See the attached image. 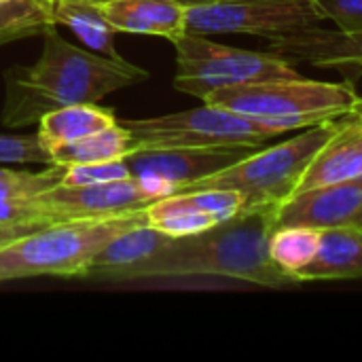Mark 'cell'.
I'll use <instances>...</instances> for the list:
<instances>
[{"mask_svg": "<svg viewBox=\"0 0 362 362\" xmlns=\"http://www.w3.org/2000/svg\"><path fill=\"white\" fill-rule=\"evenodd\" d=\"M38 229H45L40 225H0V248L19 240V238H25Z\"/></svg>", "mask_w": 362, "mask_h": 362, "instance_id": "28", "label": "cell"}, {"mask_svg": "<svg viewBox=\"0 0 362 362\" xmlns=\"http://www.w3.org/2000/svg\"><path fill=\"white\" fill-rule=\"evenodd\" d=\"M66 165H49L45 172H15L0 168V199H34L59 185Z\"/></svg>", "mask_w": 362, "mask_h": 362, "instance_id": "23", "label": "cell"}, {"mask_svg": "<svg viewBox=\"0 0 362 362\" xmlns=\"http://www.w3.org/2000/svg\"><path fill=\"white\" fill-rule=\"evenodd\" d=\"M115 123L117 117L108 108H100L98 104H72L45 112L38 119V138L51 153L57 146L81 140Z\"/></svg>", "mask_w": 362, "mask_h": 362, "instance_id": "17", "label": "cell"}, {"mask_svg": "<svg viewBox=\"0 0 362 362\" xmlns=\"http://www.w3.org/2000/svg\"><path fill=\"white\" fill-rule=\"evenodd\" d=\"M0 163H47L53 165L51 153L34 136H0Z\"/></svg>", "mask_w": 362, "mask_h": 362, "instance_id": "25", "label": "cell"}, {"mask_svg": "<svg viewBox=\"0 0 362 362\" xmlns=\"http://www.w3.org/2000/svg\"><path fill=\"white\" fill-rule=\"evenodd\" d=\"M320 246V231L303 225L276 227L269 238V257L274 265L295 284L301 272L314 261Z\"/></svg>", "mask_w": 362, "mask_h": 362, "instance_id": "21", "label": "cell"}, {"mask_svg": "<svg viewBox=\"0 0 362 362\" xmlns=\"http://www.w3.org/2000/svg\"><path fill=\"white\" fill-rule=\"evenodd\" d=\"M356 178H362V98L348 115L341 117L337 132L316 153L297 191Z\"/></svg>", "mask_w": 362, "mask_h": 362, "instance_id": "14", "label": "cell"}, {"mask_svg": "<svg viewBox=\"0 0 362 362\" xmlns=\"http://www.w3.org/2000/svg\"><path fill=\"white\" fill-rule=\"evenodd\" d=\"M352 225H361L362 227V208L358 210V214L354 216V221H352Z\"/></svg>", "mask_w": 362, "mask_h": 362, "instance_id": "30", "label": "cell"}, {"mask_svg": "<svg viewBox=\"0 0 362 362\" xmlns=\"http://www.w3.org/2000/svg\"><path fill=\"white\" fill-rule=\"evenodd\" d=\"M172 45L176 49L178 66L174 87L199 100L221 87L299 76L291 62L272 51H248L218 45L208 40L206 34L185 32Z\"/></svg>", "mask_w": 362, "mask_h": 362, "instance_id": "6", "label": "cell"}, {"mask_svg": "<svg viewBox=\"0 0 362 362\" xmlns=\"http://www.w3.org/2000/svg\"><path fill=\"white\" fill-rule=\"evenodd\" d=\"M140 144L134 134L123 127L119 121L106 129L89 134L81 140L68 142L51 151L53 163L57 165H72V163H106V161H121L129 153L138 151Z\"/></svg>", "mask_w": 362, "mask_h": 362, "instance_id": "19", "label": "cell"}, {"mask_svg": "<svg viewBox=\"0 0 362 362\" xmlns=\"http://www.w3.org/2000/svg\"><path fill=\"white\" fill-rule=\"evenodd\" d=\"M53 17L55 23L68 25L95 53L121 59L112 40L117 30L102 13L98 0H55Z\"/></svg>", "mask_w": 362, "mask_h": 362, "instance_id": "20", "label": "cell"}, {"mask_svg": "<svg viewBox=\"0 0 362 362\" xmlns=\"http://www.w3.org/2000/svg\"><path fill=\"white\" fill-rule=\"evenodd\" d=\"M146 78L148 72L144 68L123 57L112 59L74 47L51 28L45 32L38 62L8 72L2 121L8 127L28 125L49 110L72 104H98L108 93Z\"/></svg>", "mask_w": 362, "mask_h": 362, "instance_id": "2", "label": "cell"}, {"mask_svg": "<svg viewBox=\"0 0 362 362\" xmlns=\"http://www.w3.org/2000/svg\"><path fill=\"white\" fill-rule=\"evenodd\" d=\"M278 204L248 208L202 233L172 238L157 255L115 269L104 280L151 278H229L267 288L295 284L269 257V238L278 227Z\"/></svg>", "mask_w": 362, "mask_h": 362, "instance_id": "1", "label": "cell"}, {"mask_svg": "<svg viewBox=\"0 0 362 362\" xmlns=\"http://www.w3.org/2000/svg\"><path fill=\"white\" fill-rule=\"evenodd\" d=\"M0 225H55L34 199H0Z\"/></svg>", "mask_w": 362, "mask_h": 362, "instance_id": "26", "label": "cell"}, {"mask_svg": "<svg viewBox=\"0 0 362 362\" xmlns=\"http://www.w3.org/2000/svg\"><path fill=\"white\" fill-rule=\"evenodd\" d=\"M172 242V235L151 227V225H138L132 229H125L117 238L108 242V246L95 257L91 269L85 278H98L104 280L110 272L140 263L159 250H163Z\"/></svg>", "mask_w": 362, "mask_h": 362, "instance_id": "18", "label": "cell"}, {"mask_svg": "<svg viewBox=\"0 0 362 362\" xmlns=\"http://www.w3.org/2000/svg\"><path fill=\"white\" fill-rule=\"evenodd\" d=\"M339 125L341 117L305 127L295 138L257 148L238 163L197 180L185 187L182 191L231 189L246 197L248 208L282 204L297 191L312 159L325 146V142L337 132Z\"/></svg>", "mask_w": 362, "mask_h": 362, "instance_id": "5", "label": "cell"}, {"mask_svg": "<svg viewBox=\"0 0 362 362\" xmlns=\"http://www.w3.org/2000/svg\"><path fill=\"white\" fill-rule=\"evenodd\" d=\"M117 32L176 40L187 32V6L178 0H98Z\"/></svg>", "mask_w": 362, "mask_h": 362, "instance_id": "15", "label": "cell"}, {"mask_svg": "<svg viewBox=\"0 0 362 362\" xmlns=\"http://www.w3.org/2000/svg\"><path fill=\"white\" fill-rule=\"evenodd\" d=\"M362 280V227L341 225L320 231L314 261L301 272L299 282Z\"/></svg>", "mask_w": 362, "mask_h": 362, "instance_id": "16", "label": "cell"}, {"mask_svg": "<svg viewBox=\"0 0 362 362\" xmlns=\"http://www.w3.org/2000/svg\"><path fill=\"white\" fill-rule=\"evenodd\" d=\"M185 6H193V4H202V2H212V0H178Z\"/></svg>", "mask_w": 362, "mask_h": 362, "instance_id": "29", "label": "cell"}, {"mask_svg": "<svg viewBox=\"0 0 362 362\" xmlns=\"http://www.w3.org/2000/svg\"><path fill=\"white\" fill-rule=\"evenodd\" d=\"M202 102L272 123L280 132L305 129L348 115L358 102L352 83H329L305 76L221 87Z\"/></svg>", "mask_w": 362, "mask_h": 362, "instance_id": "4", "label": "cell"}, {"mask_svg": "<svg viewBox=\"0 0 362 362\" xmlns=\"http://www.w3.org/2000/svg\"><path fill=\"white\" fill-rule=\"evenodd\" d=\"M138 140L140 148L170 146H263L267 140L282 136L272 123L233 112L223 106L206 104L174 115L153 119L119 121Z\"/></svg>", "mask_w": 362, "mask_h": 362, "instance_id": "7", "label": "cell"}, {"mask_svg": "<svg viewBox=\"0 0 362 362\" xmlns=\"http://www.w3.org/2000/svg\"><path fill=\"white\" fill-rule=\"evenodd\" d=\"M174 193L176 187L165 180L148 176H127L85 187L57 185L36 195L34 202L53 223H66L127 214Z\"/></svg>", "mask_w": 362, "mask_h": 362, "instance_id": "9", "label": "cell"}, {"mask_svg": "<svg viewBox=\"0 0 362 362\" xmlns=\"http://www.w3.org/2000/svg\"><path fill=\"white\" fill-rule=\"evenodd\" d=\"M248 210L246 197L231 189H197L161 197L144 208L146 225L185 238L202 233L235 214Z\"/></svg>", "mask_w": 362, "mask_h": 362, "instance_id": "11", "label": "cell"}, {"mask_svg": "<svg viewBox=\"0 0 362 362\" xmlns=\"http://www.w3.org/2000/svg\"><path fill=\"white\" fill-rule=\"evenodd\" d=\"M146 223L144 208L127 214L66 221L38 229L0 248V282L34 276L85 278L95 257L125 229Z\"/></svg>", "mask_w": 362, "mask_h": 362, "instance_id": "3", "label": "cell"}, {"mask_svg": "<svg viewBox=\"0 0 362 362\" xmlns=\"http://www.w3.org/2000/svg\"><path fill=\"white\" fill-rule=\"evenodd\" d=\"M269 51L291 64L362 66V30H327L318 23L269 38Z\"/></svg>", "mask_w": 362, "mask_h": 362, "instance_id": "13", "label": "cell"}, {"mask_svg": "<svg viewBox=\"0 0 362 362\" xmlns=\"http://www.w3.org/2000/svg\"><path fill=\"white\" fill-rule=\"evenodd\" d=\"M55 0H0V45L55 28Z\"/></svg>", "mask_w": 362, "mask_h": 362, "instance_id": "22", "label": "cell"}, {"mask_svg": "<svg viewBox=\"0 0 362 362\" xmlns=\"http://www.w3.org/2000/svg\"><path fill=\"white\" fill-rule=\"evenodd\" d=\"M261 146H170V148H138L123 157L132 176H148L165 180L180 193L185 187L212 176Z\"/></svg>", "mask_w": 362, "mask_h": 362, "instance_id": "10", "label": "cell"}, {"mask_svg": "<svg viewBox=\"0 0 362 362\" xmlns=\"http://www.w3.org/2000/svg\"><path fill=\"white\" fill-rule=\"evenodd\" d=\"M362 208V178L297 191L276 208L278 227L303 225L318 231L350 225Z\"/></svg>", "mask_w": 362, "mask_h": 362, "instance_id": "12", "label": "cell"}, {"mask_svg": "<svg viewBox=\"0 0 362 362\" xmlns=\"http://www.w3.org/2000/svg\"><path fill=\"white\" fill-rule=\"evenodd\" d=\"M132 176L123 161H106V163H72L64 168L62 187H85L98 185L106 180H119Z\"/></svg>", "mask_w": 362, "mask_h": 362, "instance_id": "24", "label": "cell"}, {"mask_svg": "<svg viewBox=\"0 0 362 362\" xmlns=\"http://www.w3.org/2000/svg\"><path fill=\"white\" fill-rule=\"evenodd\" d=\"M325 21H333L339 30H362V0H316Z\"/></svg>", "mask_w": 362, "mask_h": 362, "instance_id": "27", "label": "cell"}, {"mask_svg": "<svg viewBox=\"0 0 362 362\" xmlns=\"http://www.w3.org/2000/svg\"><path fill=\"white\" fill-rule=\"evenodd\" d=\"M325 21L316 0H212L187 6V32L282 36Z\"/></svg>", "mask_w": 362, "mask_h": 362, "instance_id": "8", "label": "cell"}]
</instances>
